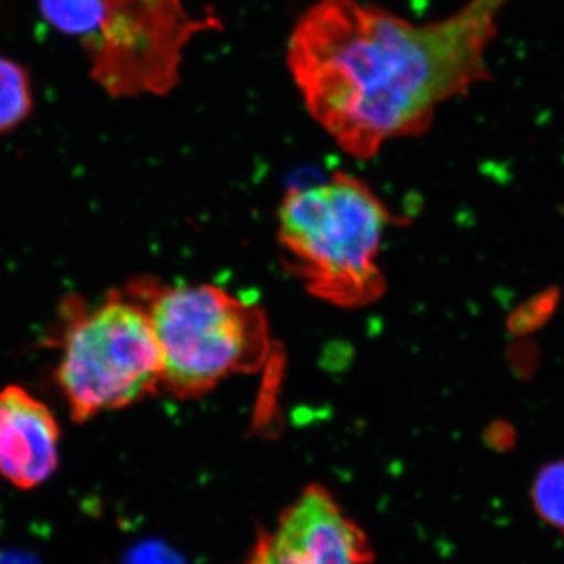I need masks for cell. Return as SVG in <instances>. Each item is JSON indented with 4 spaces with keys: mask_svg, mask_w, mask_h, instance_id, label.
<instances>
[{
    "mask_svg": "<svg viewBox=\"0 0 564 564\" xmlns=\"http://www.w3.org/2000/svg\"><path fill=\"white\" fill-rule=\"evenodd\" d=\"M510 0H469L429 24L358 0H321L289 40L304 106L340 150L373 158L429 131L444 102L489 79L486 52Z\"/></svg>",
    "mask_w": 564,
    "mask_h": 564,
    "instance_id": "1",
    "label": "cell"
},
{
    "mask_svg": "<svg viewBox=\"0 0 564 564\" xmlns=\"http://www.w3.org/2000/svg\"><path fill=\"white\" fill-rule=\"evenodd\" d=\"M393 221L372 187L337 172L321 184L285 193L278 242L289 270L314 299L361 310L384 295L380 256Z\"/></svg>",
    "mask_w": 564,
    "mask_h": 564,
    "instance_id": "2",
    "label": "cell"
},
{
    "mask_svg": "<svg viewBox=\"0 0 564 564\" xmlns=\"http://www.w3.org/2000/svg\"><path fill=\"white\" fill-rule=\"evenodd\" d=\"M124 292L150 315L161 347L162 389L199 399L234 375L261 372L273 355L261 304L212 284H163L135 278Z\"/></svg>",
    "mask_w": 564,
    "mask_h": 564,
    "instance_id": "3",
    "label": "cell"
},
{
    "mask_svg": "<svg viewBox=\"0 0 564 564\" xmlns=\"http://www.w3.org/2000/svg\"><path fill=\"white\" fill-rule=\"evenodd\" d=\"M62 314L55 381L73 422L132 406L162 389V352L150 315L124 289L95 306L73 296Z\"/></svg>",
    "mask_w": 564,
    "mask_h": 564,
    "instance_id": "4",
    "label": "cell"
},
{
    "mask_svg": "<svg viewBox=\"0 0 564 564\" xmlns=\"http://www.w3.org/2000/svg\"><path fill=\"white\" fill-rule=\"evenodd\" d=\"M220 28L217 18L195 20L181 0H106L101 25L85 40L93 77L115 96L165 95L188 41Z\"/></svg>",
    "mask_w": 564,
    "mask_h": 564,
    "instance_id": "5",
    "label": "cell"
},
{
    "mask_svg": "<svg viewBox=\"0 0 564 564\" xmlns=\"http://www.w3.org/2000/svg\"><path fill=\"white\" fill-rule=\"evenodd\" d=\"M364 533L340 511L325 488L304 489L276 530L263 533L247 564H369Z\"/></svg>",
    "mask_w": 564,
    "mask_h": 564,
    "instance_id": "6",
    "label": "cell"
},
{
    "mask_svg": "<svg viewBox=\"0 0 564 564\" xmlns=\"http://www.w3.org/2000/svg\"><path fill=\"white\" fill-rule=\"evenodd\" d=\"M61 429L50 408L21 386L0 391V474L20 489L43 485L58 466Z\"/></svg>",
    "mask_w": 564,
    "mask_h": 564,
    "instance_id": "7",
    "label": "cell"
},
{
    "mask_svg": "<svg viewBox=\"0 0 564 564\" xmlns=\"http://www.w3.org/2000/svg\"><path fill=\"white\" fill-rule=\"evenodd\" d=\"M40 7L51 25L84 40L95 35L106 13V0H40Z\"/></svg>",
    "mask_w": 564,
    "mask_h": 564,
    "instance_id": "8",
    "label": "cell"
},
{
    "mask_svg": "<svg viewBox=\"0 0 564 564\" xmlns=\"http://www.w3.org/2000/svg\"><path fill=\"white\" fill-rule=\"evenodd\" d=\"M32 110L31 82L18 63L0 57V133L20 126Z\"/></svg>",
    "mask_w": 564,
    "mask_h": 564,
    "instance_id": "9",
    "label": "cell"
},
{
    "mask_svg": "<svg viewBox=\"0 0 564 564\" xmlns=\"http://www.w3.org/2000/svg\"><path fill=\"white\" fill-rule=\"evenodd\" d=\"M532 499L538 514L564 533V459L540 470L534 478Z\"/></svg>",
    "mask_w": 564,
    "mask_h": 564,
    "instance_id": "10",
    "label": "cell"
},
{
    "mask_svg": "<svg viewBox=\"0 0 564 564\" xmlns=\"http://www.w3.org/2000/svg\"><path fill=\"white\" fill-rule=\"evenodd\" d=\"M126 564H180L172 552L158 543L141 544L126 558Z\"/></svg>",
    "mask_w": 564,
    "mask_h": 564,
    "instance_id": "11",
    "label": "cell"
},
{
    "mask_svg": "<svg viewBox=\"0 0 564 564\" xmlns=\"http://www.w3.org/2000/svg\"><path fill=\"white\" fill-rule=\"evenodd\" d=\"M0 564H41V562L29 552L0 551Z\"/></svg>",
    "mask_w": 564,
    "mask_h": 564,
    "instance_id": "12",
    "label": "cell"
}]
</instances>
